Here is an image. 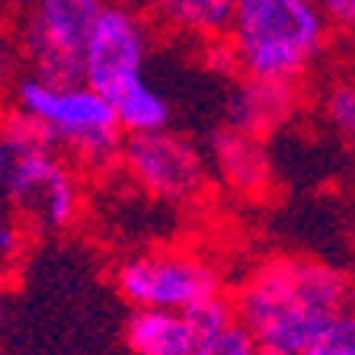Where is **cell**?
Wrapping results in <instances>:
<instances>
[{
  "instance_id": "7c38bea8",
  "label": "cell",
  "mask_w": 355,
  "mask_h": 355,
  "mask_svg": "<svg viewBox=\"0 0 355 355\" xmlns=\"http://www.w3.org/2000/svg\"><path fill=\"white\" fill-rule=\"evenodd\" d=\"M103 96H106L122 135H148L170 128L173 109H170L164 93L154 90L144 77H132V80L119 83Z\"/></svg>"
},
{
  "instance_id": "9a60e30c",
  "label": "cell",
  "mask_w": 355,
  "mask_h": 355,
  "mask_svg": "<svg viewBox=\"0 0 355 355\" xmlns=\"http://www.w3.org/2000/svg\"><path fill=\"white\" fill-rule=\"evenodd\" d=\"M323 116L339 135L352 138L355 132V87L349 77H336L323 90Z\"/></svg>"
},
{
  "instance_id": "44dd1931",
  "label": "cell",
  "mask_w": 355,
  "mask_h": 355,
  "mask_svg": "<svg viewBox=\"0 0 355 355\" xmlns=\"http://www.w3.org/2000/svg\"><path fill=\"white\" fill-rule=\"evenodd\" d=\"M10 58H13V49H10L7 35H3V29H0V80H3L7 71H10Z\"/></svg>"
},
{
  "instance_id": "ffe728a7",
  "label": "cell",
  "mask_w": 355,
  "mask_h": 355,
  "mask_svg": "<svg viewBox=\"0 0 355 355\" xmlns=\"http://www.w3.org/2000/svg\"><path fill=\"white\" fill-rule=\"evenodd\" d=\"M39 0H0V19H23Z\"/></svg>"
},
{
  "instance_id": "30bf717a",
  "label": "cell",
  "mask_w": 355,
  "mask_h": 355,
  "mask_svg": "<svg viewBox=\"0 0 355 355\" xmlns=\"http://www.w3.org/2000/svg\"><path fill=\"white\" fill-rule=\"evenodd\" d=\"M141 13L176 35L215 45L231 26L234 0H141Z\"/></svg>"
},
{
  "instance_id": "3957f363",
  "label": "cell",
  "mask_w": 355,
  "mask_h": 355,
  "mask_svg": "<svg viewBox=\"0 0 355 355\" xmlns=\"http://www.w3.org/2000/svg\"><path fill=\"white\" fill-rule=\"evenodd\" d=\"M0 182L35 231H67L83 215L80 170L42 128L7 106L0 112Z\"/></svg>"
},
{
  "instance_id": "ac0fdd59",
  "label": "cell",
  "mask_w": 355,
  "mask_h": 355,
  "mask_svg": "<svg viewBox=\"0 0 355 355\" xmlns=\"http://www.w3.org/2000/svg\"><path fill=\"white\" fill-rule=\"evenodd\" d=\"M327 17L333 33H352L355 26V0H314Z\"/></svg>"
},
{
  "instance_id": "d6986e66",
  "label": "cell",
  "mask_w": 355,
  "mask_h": 355,
  "mask_svg": "<svg viewBox=\"0 0 355 355\" xmlns=\"http://www.w3.org/2000/svg\"><path fill=\"white\" fill-rule=\"evenodd\" d=\"M19 250H23V231L17 224H3L0 227V259L10 263V259L19 257Z\"/></svg>"
},
{
  "instance_id": "7a4b0ae2",
  "label": "cell",
  "mask_w": 355,
  "mask_h": 355,
  "mask_svg": "<svg viewBox=\"0 0 355 355\" xmlns=\"http://www.w3.org/2000/svg\"><path fill=\"white\" fill-rule=\"evenodd\" d=\"M333 35L314 0H234L221 45L243 80L301 87L327 58Z\"/></svg>"
},
{
  "instance_id": "603a6c76",
  "label": "cell",
  "mask_w": 355,
  "mask_h": 355,
  "mask_svg": "<svg viewBox=\"0 0 355 355\" xmlns=\"http://www.w3.org/2000/svg\"><path fill=\"white\" fill-rule=\"evenodd\" d=\"M0 317H3V285H0Z\"/></svg>"
},
{
  "instance_id": "9c48e42d",
  "label": "cell",
  "mask_w": 355,
  "mask_h": 355,
  "mask_svg": "<svg viewBox=\"0 0 355 355\" xmlns=\"http://www.w3.org/2000/svg\"><path fill=\"white\" fill-rule=\"evenodd\" d=\"M304 93L297 83H272V80H240L227 106V128L243 135H269L297 116Z\"/></svg>"
},
{
  "instance_id": "5b68a950",
  "label": "cell",
  "mask_w": 355,
  "mask_h": 355,
  "mask_svg": "<svg viewBox=\"0 0 355 355\" xmlns=\"http://www.w3.org/2000/svg\"><path fill=\"white\" fill-rule=\"evenodd\" d=\"M112 285L132 307L189 311L224 291V275L211 259L186 247H154L125 257L112 269Z\"/></svg>"
},
{
  "instance_id": "ba28073f",
  "label": "cell",
  "mask_w": 355,
  "mask_h": 355,
  "mask_svg": "<svg viewBox=\"0 0 355 355\" xmlns=\"http://www.w3.org/2000/svg\"><path fill=\"white\" fill-rule=\"evenodd\" d=\"M119 166L150 198L173 202V205L196 202L208 189V170L198 148L170 128L148 135H125Z\"/></svg>"
},
{
  "instance_id": "5bb4252c",
  "label": "cell",
  "mask_w": 355,
  "mask_h": 355,
  "mask_svg": "<svg viewBox=\"0 0 355 355\" xmlns=\"http://www.w3.org/2000/svg\"><path fill=\"white\" fill-rule=\"evenodd\" d=\"M257 349H259L257 339L250 336L247 327L240 320H231V323H224L221 330L196 336L189 355H253Z\"/></svg>"
},
{
  "instance_id": "7402d4cb",
  "label": "cell",
  "mask_w": 355,
  "mask_h": 355,
  "mask_svg": "<svg viewBox=\"0 0 355 355\" xmlns=\"http://www.w3.org/2000/svg\"><path fill=\"white\" fill-rule=\"evenodd\" d=\"M253 355H288V352H279V349H263V346H259Z\"/></svg>"
},
{
  "instance_id": "2e32d148",
  "label": "cell",
  "mask_w": 355,
  "mask_h": 355,
  "mask_svg": "<svg viewBox=\"0 0 355 355\" xmlns=\"http://www.w3.org/2000/svg\"><path fill=\"white\" fill-rule=\"evenodd\" d=\"M301 355H355V317H352V311H343L336 320L327 323L320 330V336H317Z\"/></svg>"
},
{
  "instance_id": "8fae6325",
  "label": "cell",
  "mask_w": 355,
  "mask_h": 355,
  "mask_svg": "<svg viewBox=\"0 0 355 355\" xmlns=\"http://www.w3.org/2000/svg\"><path fill=\"white\" fill-rule=\"evenodd\" d=\"M196 333L182 311L135 307L125 320V346L135 355H189Z\"/></svg>"
},
{
  "instance_id": "e0dca14e",
  "label": "cell",
  "mask_w": 355,
  "mask_h": 355,
  "mask_svg": "<svg viewBox=\"0 0 355 355\" xmlns=\"http://www.w3.org/2000/svg\"><path fill=\"white\" fill-rule=\"evenodd\" d=\"M186 314V320H189L192 333L196 336H202V333H211V330H221L224 323L237 320V314H234V301L227 295H215V297H205V301H198V304H192L189 311H182Z\"/></svg>"
},
{
  "instance_id": "6da1fadb",
  "label": "cell",
  "mask_w": 355,
  "mask_h": 355,
  "mask_svg": "<svg viewBox=\"0 0 355 355\" xmlns=\"http://www.w3.org/2000/svg\"><path fill=\"white\" fill-rule=\"evenodd\" d=\"M352 285L336 266L314 257H272L240 282L234 314L263 349L301 355L343 311Z\"/></svg>"
},
{
  "instance_id": "8992f818",
  "label": "cell",
  "mask_w": 355,
  "mask_h": 355,
  "mask_svg": "<svg viewBox=\"0 0 355 355\" xmlns=\"http://www.w3.org/2000/svg\"><path fill=\"white\" fill-rule=\"evenodd\" d=\"M103 0H39L19 23L26 71L51 83L80 80V51Z\"/></svg>"
},
{
  "instance_id": "52a82bcc",
  "label": "cell",
  "mask_w": 355,
  "mask_h": 355,
  "mask_svg": "<svg viewBox=\"0 0 355 355\" xmlns=\"http://www.w3.org/2000/svg\"><path fill=\"white\" fill-rule=\"evenodd\" d=\"M154 23L132 3H99L80 51V80L96 93H109L119 83L144 77Z\"/></svg>"
},
{
  "instance_id": "4fadbf2b",
  "label": "cell",
  "mask_w": 355,
  "mask_h": 355,
  "mask_svg": "<svg viewBox=\"0 0 355 355\" xmlns=\"http://www.w3.org/2000/svg\"><path fill=\"white\" fill-rule=\"evenodd\" d=\"M215 160L218 170L231 189L243 192V196H259L269 186V160L259 144V138L234 128H224L215 138Z\"/></svg>"
},
{
  "instance_id": "277c9868",
  "label": "cell",
  "mask_w": 355,
  "mask_h": 355,
  "mask_svg": "<svg viewBox=\"0 0 355 355\" xmlns=\"http://www.w3.org/2000/svg\"><path fill=\"white\" fill-rule=\"evenodd\" d=\"M3 106L42 128L55 148L67 150L74 166L90 173H109L119 166L125 135L119 132L106 96L83 80L51 83L26 71L7 83Z\"/></svg>"
}]
</instances>
